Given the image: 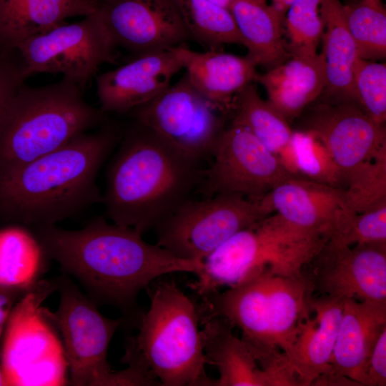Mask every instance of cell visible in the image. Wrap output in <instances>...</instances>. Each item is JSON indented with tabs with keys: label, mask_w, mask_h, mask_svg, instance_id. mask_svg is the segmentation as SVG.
<instances>
[{
	"label": "cell",
	"mask_w": 386,
	"mask_h": 386,
	"mask_svg": "<svg viewBox=\"0 0 386 386\" xmlns=\"http://www.w3.org/2000/svg\"><path fill=\"white\" fill-rule=\"evenodd\" d=\"M150 306L122 361L144 365L163 386H214L206 372L198 307L173 282L149 290Z\"/></svg>",
	"instance_id": "obj_6"
},
{
	"label": "cell",
	"mask_w": 386,
	"mask_h": 386,
	"mask_svg": "<svg viewBox=\"0 0 386 386\" xmlns=\"http://www.w3.org/2000/svg\"><path fill=\"white\" fill-rule=\"evenodd\" d=\"M59 304L52 320L61 335L70 383L76 386L157 385L144 367L128 363L123 370H113L107 360L108 348L123 318L102 315L92 302L66 276L55 279Z\"/></svg>",
	"instance_id": "obj_8"
},
{
	"label": "cell",
	"mask_w": 386,
	"mask_h": 386,
	"mask_svg": "<svg viewBox=\"0 0 386 386\" xmlns=\"http://www.w3.org/2000/svg\"><path fill=\"white\" fill-rule=\"evenodd\" d=\"M231 124L247 128L277 157L289 144L293 130L289 122L259 94L251 83L234 97Z\"/></svg>",
	"instance_id": "obj_27"
},
{
	"label": "cell",
	"mask_w": 386,
	"mask_h": 386,
	"mask_svg": "<svg viewBox=\"0 0 386 386\" xmlns=\"http://www.w3.org/2000/svg\"><path fill=\"white\" fill-rule=\"evenodd\" d=\"M254 81L266 90L267 101L289 122L321 95L326 83L323 54H296L263 74Z\"/></svg>",
	"instance_id": "obj_22"
},
{
	"label": "cell",
	"mask_w": 386,
	"mask_h": 386,
	"mask_svg": "<svg viewBox=\"0 0 386 386\" xmlns=\"http://www.w3.org/2000/svg\"><path fill=\"white\" fill-rule=\"evenodd\" d=\"M385 327L386 304L345 299L330 367L324 373L346 377L363 386L369 357Z\"/></svg>",
	"instance_id": "obj_20"
},
{
	"label": "cell",
	"mask_w": 386,
	"mask_h": 386,
	"mask_svg": "<svg viewBox=\"0 0 386 386\" xmlns=\"http://www.w3.org/2000/svg\"><path fill=\"white\" fill-rule=\"evenodd\" d=\"M119 137L108 122L65 145L0 174V223L56 224L102 202L98 172Z\"/></svg>",
	"instance_id": "obj_2"
},
{
	"label": "cell",
	"mask_w": 386,
	"mask_h": 386,
	"mask_svg": "<svg viewBox=\"0 0 386 386\" xmlns=\"http://www.w3.org/2000/svg\"><path fill=\"white\" fill-rule=\"evenodd\" d=\"M17 51V50H16ZM16 49L0 53V116L5 107L28 78L24 66Z\"/></svg>",
	"instance_id": "obj_36"
},
{
	"label": "cell",
	"mask_w": 386,
	"mask_h": 386,
	"mask_svg": "<svg viewBox=\"0 0 386 386\" xmlns=\"http://www.w3.org/2000/svg\"><path fill=\"white\" fill-rule=\"evenodd\" d=\"M207 364L214 365L219 378L214 386H269L248 345L232 332L224 319L199 312Z\"/></svg>",
	"instance_id": "obj_24"
},
{
	"label": "cell",
	"mask_w": 386,
	"mask_h": 386,
	"mask_svg": "<svg viewBox=\"0 0 386 386\" xmlns=\"http://www.w3.org/2000/svg\"><path fill=\"white\" fill-rule=\"evenodd\" d=\"M212 157V164L202 177V191L207 197L232 193L260 199L294 176L250 131L231 123Z\"/></svg>",
	"instance_id": "obj_14"
},
{
	"label": "cell",
	"mask_w": 386,
	"mask_h": 386,
	"mask_svg": "<svg viewBox=\"0 0 386 386\" xmlns=\"http://www.w3.org/2000/svg\"><path fill=\"white\" fill-rule=\"evenodd\" d=\"M312 296L302 274L264 268L223 292L203 297L198 309L240 329L257 360L278 350L287 355L300 323L311 314Z\"/></svg>",
	"instance_id": "obj_5"
},
{
	"label": "cell",
	"mask_w": 386,
	"mask_h": 386,
	"mask_svg": "<svg viewBox=\"0 0 386 386\" xmlns=\"http://www.w3.org/2000/svg\"><path fill=\"white\" fill-rule=\"evenodd\" d=\"M278 159L292 175L343 188L341 172L324 144L308 132L293 131Z\"/></svg>",
	"instance_id": "obj_30"
},
{
	"label": "cell",
	"mask_w": 386,
	"mask_h": 386,
	"mask_svg": "<svg viewBox=\"0 0 386 386\" xmlns=\"http://www.w3.org/2000/svg\"><path fill=\"white\" fill-rule=\"evenodd\" d=\"M330 237L297 227L277 214H270L239 231L207 256L190 287L202 297L222 287H232L264 268L300 276Z\"/></svg>",
	"instance_id": "obj_7"
},
{
	"label": "cell",
	"mask_w": 386,
	"mask_h": 386,
	"mask_svg": "<svg viewBox=\"0 0 386 386\" xmlns=\"http://www.w3.org/2000/svg\"><path fill=\"white\" fill-rule=\"evenodd\" d=\"M97 11L116 47L134 58L192 40L175 0H104Z\"/></svg>",
	"instance_id": "obj_15"
},
{
	"label": "cell",
	"mask_w": 386,
	"mask_h": 386,
	"mask_svg": "<svg viewBox=\"0 0 386 386\" xmlns=\"http://www.w3.org/2000/svg\"><path fill=\"white\" fill-rule=\"evenodd\" d=\"M114 45L98 11L80 21L64 22L16 48L28 77L61 74L82 90L104 64L116 62Z\"/></svg>",
	"instance_id": "obj_12"
},
{
	"label": "cell",
	"mask_w": 386,
	"mask_h": 386,
	"mask_svg": "<svg viewBox=\"0 0 386 386\" xmlns=\"http://www.w3.org/2000/svg\"><path fill=\"white\" fill-rule=\"evenodd\" d=\"M172 49L192 86L231 116L236 95L254 81L257 73L255 62L247 55L239 56L221 50L200 52L190 49L187 45Z\"/></svg>",
	"instance_id": "obj_21"
},
{
	"label": "cell",
	"mask_w": 386,
	"mask_h": 386,
	"mask_svg": "<svg viewBox=\"0 0 386 386\" xmlns=\"http://www.w3.org/2000/svg\"><path fill=\"white\" fill-rule=\"evenodd\" d=\"M298 130L311 133L324 144L341 172L343 188L353 171L386 146L385 125L352 102L322 101L310 109Z\"/></svg>",
	"instance_id": "obj_16"
},
{
	"label": "cell",
	"mask_w": 386,
	"mask_h": 386,
	"mask_svg": "<svg viewBox=\"0 0 386 386\" xmlns=\"http://www.w3.org/2000/svg\"><path fill=\"white\" fill-rule=\"evenodd\" d=\"M0 386H5L4 378L1 366H0Z\"/></svg>",
	"instance_id": "obj_41"
},
{
	"label": "cell",
	"mask_w": 386,
	"mask_h": 386,
	"mask_svg": "<svg viewBox=\"0 0 386 386\" xmlns=\"http://www.w3.org/2000/svg\"><path fill=\"white\" fill-rule=\"evenodd\" d=\"M321 0H295L286 11L283 26L292 55L314 54L324 31L320 15Z\"/></svg>",
	"instance_id": "obj_33"
},
{
	"label": "cell",
	"mask_w": 386,
	"mask_h": 386,
	"mask_svg": "<svg viewBox=\"0 0 386 386\" xmlns=\"http://www.w3.org/2000/svg\"><path fill=\"white\" fill-rule=\"evenodd\" d=\"M182 69L172 49L134 57L96 76L100 109L105 114L132 112L164 91Z\"/></svg>",
	"instance_id": "obj_17"
},
{
	"label": "cell",
	"mask_w": 386,
	"mask_h": 386,
	"mask_svg": "<svg viewBox=\"0 0 386 386\" xmlns=\"http://www.w3.org/2000/svg\"><path fill=\"white\" fill-rule=\"evenodd\" d=\"M44 256L36 237L24 226L0 229V285L31 287L37 282Z\"/></svg>",
	"instance_id": "obj_28"
},
{
	"label": "cell",
	"mask_w": 386,
	"mask_h": 386,
	"mask_svg": "<svg viewBox=\"0 0 386 386\" xmlns=\"http://www.w3.org/2000/svg\"><path fill=\"white\" fill-rule=\"evenodd\" d=\"M83 92L63 77L41 86L21 85L0 116V174L105 123L107 114L87 102Z\"/></svg>",
	"instance_id": "obj_4"
},
{
	"label": "cell",
	"mask_w": 386,
	"mask_h": 386,
	"mask_svg": "<svg viewBox=\"0 0 386 386\" xmlns=\"http://www.w3.org/2000/svg\"><path fill=\"white\" fill-rule=\"evenodd\" d=\"M270 214L262 199L237 194L187 199L154 227L156 244L177 257L202 261L234 234Z\"/></svg>",
	"instance_id": "obj_10"
},
{
	"label": "cell",
	"mask_w": 386,
	"mask_h": 386,
	"mask_svg": "<svg viewBox=\"0 0 386 386\" xmlns=\"http://www.w3.org/2000/svg\"><path fill=\"white\" fill-rule=\"evenodd\" d=\"M229 11L257 66L270 69L291 57L282 37L284 21L267 0H234Z\"/></svg>",
	"instance_id": "obj_26"
},
{
	"label": "cell",
	"mask_w": 386,
	"mask_h": 386,
	"mask_svg": "<svg viewBox=\"0 0 386 386\" xmlns=\"http://www.w3.org/2000/svg\"><path fill=\"white\" fill-rule=\"evenodd\" d=\"M34 234L45 256L75 278L92 302L127 314L139 292L154 279L174 272L197 275L203 267L201 260L177 257L147 242L135 229L100 217L77 230L56 224L34 227Z\"/></svg>",
	"instance_id": "obj_1"
},
{
	"label": "cell",
	"mask_w": 386,
	"mask_h": 386,
	"mask_svg": "<svg viewBox=\"0 0 386 386\" xmlns=\"http://www.w3.org/2000/svg\"><path fill=\"white\" fill-rule=\"evenodd\" d=\"M31 287L18 288L0 285V339L13 307Z\"/></svg>",
	"instance_id": "obj_38"
},
{
	"label": "cell",
	"mask_w": 386,
	"mask_h": 386,
	"mask_svg": "<svg viewBox=\"0 0 386 386\" xmlns=\"http://www.w3.org/2000/svg\"><path fill=\"white\" fill-rule=\"evenodd\" d=\"M295 0H271V6L283 19L287 10Z\"/></svg>",
	"instance_id": "obj_39"
},
{
	"label": "cell",
	"mask_w": 386,
	"mask_h": 386,
	"mask_svg": "<svg viewBox=\"0 0 386 386\" xmlns=\"http://www.w3.org/2000/svg\"><path fill=\"white\" fill-rule=\"evenodd\" d=\"M386 385V327L377 340L369 357L363 386Z\"/></svg>",
	"instance_id": "obj_37"
},
{
	"label": "cell",
	"mask_w": 386,
	"mask_h": 386,
	"mask_svg": "<svg viewBox=\"0 0 386 386\" xmlns=\"http://www.w3.org/2000/svg\"><path fill=\"white\" fill-rule=\"evenodd\" d=\"M191 39L207 50L243 40L230 11L209 0H175Z\"/></svg>",
	"instance_id": "obj_29"
},
{
	"label": "cell",
	"mask_w": 386,
	"mask_h": 386,
	"mask_svg": "<svg viewBox=\"0 0 386 386\" xmlns=\"http://www.w3.org/2000/svg\"><path fill=\"white\" fill-rule=\"evenodd\" d=\"M104 1V0H99V1Z\"/></svg>",
	"instance_id": "obj_42"
},
{
	"label": "cell",
	"mask_w": 386,
	"mask_h": 386,
	"mask_svg": "<svg viewBox=\"0 0 386 386\" xmlns=\"http://www.w3.org/2000/svg\"><path fill=\"white\" fill-rule=\"evenodd\" d=\"M342 195L345 206L356 213L386 204V146L350 174Z\"/></svg>",
	"instance_id": "obj_32"
},
{
	"label": "cell",
	"mask_w": 386,
	"mask_h": 386,
	"mask_svg": "<svg viewBox=\"0 0 386 386\" xmlns=\"http://www.w3.org/2000/svg\"><path fill=\"white\" fill-rule=\"evenodd\" d=\"M344 300L325 295H312L310 307L314 313L302 321L287 354L300 386H311L330 367Z\"/></svg>",
	"instance_id": "obj_19"
},
{
	"label": "cell",
	"mask_w": 386,
	"mask_h": 386,
	"mask_svg": "<svg viewBox=\"0 0 386 386\" xmlns=\"http://www.w3.org/2000/svg\"><path fill=\"white\" fill-rule=\"evenodd\" d=\"M345 16L357 57L375 61L386 56V10L382 0H351Z\"/></svg>",
	"instance_id": "obj_31"
},
{
	"label": "cell",
	"mask_w": 386,
	"mask_h": 386,
	"mask_svg": "<svg viewBox=\"0 0 386 386\" xmlns=\"http://www.w3.org/2000/svg\"><path fill=\"white\" fill-rule=\"evenodd\" d=\"M320 11L324 24L321 40L326 72L322 101L355 102L353 69L357 54L344 4L340 0H321Z\"/></svg>",
	"instance_id": "obj_25"
},
{
	"label": "cell",
	"mask_w": 386,
	"mask_h": 386,
	"mask_svg": "<svg viewBox=\"0 0 386 386\" xmlns=\"http://www.w3.org/2000/svg\"><path fill=\"white\" fill-rule=\"evenodd\" d=\"M197 164L135 121L107 169V217L142 234L187 199L203 177Z\"/></svg>",
	"instance_id": "obj_3"
},
{
	"label": "cell",
	"mask_w": 386,
	"mask_h": 386,
	"mask_svg": "<svg viewBox=\"0 0 386 386\" xmlns=\"http://www.w3.org/2000/svg\"><path fill=\"white\" fill-rule=\"evenodd\" d=\"M302 275L312 295L386 304V242L349 246L331 235Z\"/></svg>",
	"instance_id": "obj_13"
},
{
	"label": "cell",
	"mask_w": 386,
	"mask_h": 386,
	"mask_svg": "<svg viewBox=\"0 0 386 386\" xmlns=\"http://www.w3.org/2000/svg\"><path fill=\"white\" fill-rule=\"evenodd\" d=\"M271 213L302 229L333 233L337 219L346 207L342 188L292 176L262 197Z\"/></svg>",
	"instance_id": "obj_18"
},
{
	"label": "cell",
	"mask_w": 386,
	"mask_h": 386,
	"mask_svg": "<svg viewBox=\"0 0 386 386\" xmlns=\"http://www.w3.org/2000/svg\"><path fill=\"white\" fill-rule=\"evenodd\" d=\"M55 280L37 281L13 307L4 327L0 366L5 385L61 386L68 363L51 312L41 306Z\"/></svg>",
	"instance_id": "obj_9"
},
{
	"label": "cell",
	"mask_w": 386,
	"mask_h": 386,
	"mask_svg": "<svg viewBox=\"0 0 386 386\" xmlns=\"http://www.w3.org/2000/svg\"><path fill=\"white\" fill-rule=\"evenodd\" d=\"M132 112L136 122L197 162L212 157L230 119L228 112L202 96L185 74Z\"/></svg>",
	"instance_id": "obj_11"
},
{
	"label": "cell",
	"mask_w": 386,
	"mask_h": 386,
	"mask_svg": "<svg viewBox=\"0 0 386 386\" xmlns=\"http://www.w3.org/2000/svg\"><path fill=\"white\" fill-rule=\"evenodd\" d=\"M209 1L220 6L222 7L226 8L229 10V7L234 0H209Z\"/></svg>",
	"instance_id": "obj_40"
},
{
	"label": "cell",
	"mask_w": 386,
	"mask_h": 386,
	"mask_svg": "<svg viewBox=\"0 0 386 386\" xmlns=\"http://www.w3.org/2000/svg\"><path fill=\"white\" fill-rule=\"evenodd\" d=\"M355 102L376 123L386 120V65L357 58L353 69Z\"/></svg>",
	"instance_id": "obj_34"
},
{
	"label": "cell",
	"mask_w": 386,
	"mask_h": 386,
	"mask_svg": "<svg viewBox=\"0 0 386 386\" xmlns=\"http://www.w3.org/2000/svg\"><path fill=\"white\" fill-rule=\"evenodd\" d=\"M349 246L386 242V204L361 213L345 208L331 234Z\"/></svg>",
	"instance_id": "obj_35"
},
{
	"label": "cell",
	"mask_w": 386,
	"mask_h": 386,
	"mask_svg": "<svg viewBox=\"0 0 386 386\" xmlns=\"http://www.w3.org/2000/svg\"><path fill=\"white\" fill-rule=\"evenodd\" d=\"M99 0H0V53L63 24L96 12Z\"/></svg>",
	"instance_id": "obj_23"
}]
</instances>
